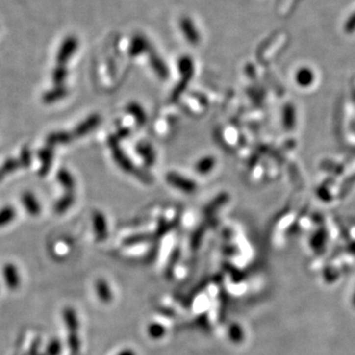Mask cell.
Wrapping results in <instances>:
<instances>
[{"label": "cell", "mask_w": 355, "mask_h": 355, "mask_svg": "<svg viewBox=\"0 0 355 355\" xmlns=\"http://www.w3.org/2000/svg\"><path fill=\"white\" fill-rule=\"evenodd\" d=\"M3 279L6 286L11 290H15L20 286V275L17 266H15L13 263H6L3 266Z\"/></svg>", "instance_id": "cell-1"}, {"label": "cell", "mask_w": 355, "mask_h": 355, "mask_svg": "<svg viewBox=\"0 0 355 355\" xmlns=\"http://www.w3.org/2000/svg\"><path fill=\"white\" fill-rule=\"evenodd\" d=\"M39 159L42 163V166L39 170V175L41 177H45L49 174L51 165H52V161H53V150L52 147L51 146H46L44 148H42L39 153Z\"/></svg>", "instance_id": "cell-2"}, {"label": "cell", "mask_w": 355, "mask_h": 355, "mask_svg": "<svg viewBox=\"0 0 355 355\" xmlns=\"http://www.w3.org/2000/svg\"><path fill=\"white\" fill-rule=\"evenodd\" d=\"M21 202L23 206L31 216H38L41 213L42 210L41 204L32 193L30 192L24 193L21 197Z\"/></svg>", "instance_id": "cell-3"}, {"label": "cell", "mask_w": 355, "mask_h": 355, "mask_svg": "<svg viewBox=\"0 0 355 355\" xmlns=\"http://www.w3.org/2000/svg\"><path fill=\"white\" fill-rule=\"evenodd\" d=\"M100 123V118L97 115L89 117L87 120L82 122L74 130V135L81 137L86 135L88 132L93 130Z\"/></svg>", "instance_id": "cell-4"}, {"label": "cell", "mask_w": 355, "mask_h": 355, "mask_svg": "<svg viewBox=\"0 0 355 355\" xmlns=\"http://www.w3.org/2000/svg\"><path fill=\"white\" fill-rule=\"evenodd\" d=\"M96 292L100 301L104 304H109L114 299L113 291L109 283L104 279H99L96 282Z\"/></svg>", "instance_id": "cell-5"}, {"label": "cell", "mask_w": 355, "mask_h": 355, "mask_svg": "<svg viewBox=\"0 0 355 355\" xmlns=\"http://www.w3.org/2000/svg\"><path fill=\"white\" fill-rule=\"evenodd\" d=\"M72 134L67 131H54L48 135L47 137V144L48 146L53 147L56 145L67 144L71 141Z\"/></svg>", "instance_id": "cell-6"}, {"label": "cell", "mask_w": 355, "mask_h": 355, "mask_svg": "<svg viewBox=\"0 0 355 355\" xmlns=\"http://www.w3.org/2000/svg\"><path fill=\"white\" fill-rule=\"evenodd\" d=\"M62 317L65 322V325L69 330V332H77L79 329V322L77 318V314L74 309L67 307L62 312Z\"/></svg>", "instance_id": "cell-7"}, {"label": "cell", "mask_w": 355, "mask_h": 355, "mask_svg": "<svg viewBox=\"0 0 355 355\" xmlns=\"http://www.w3.org/2000/svg\"><path fill=\"white\" fill-rule=\"evenodd\" d=\"M59 184L68 192H71L75 187V181L73 176L66 169H60L56 175Z\"/></svg>", "instance_id": "cell-8"}, {"label": "cell", "mask_w": 355, "mask_h": 355, "mask_svg": "<svg viewBox=\"0 0 355 355\" xmlns=\"http://www.w3.org/2000/svg\"><path fill=\"white\" fill-rule=\"evenodd\" d=\"M66 94H67L66 89L63 88L62 86H58V87L52 89V90L45 93L43 96V101L46 104H53L54 102L59 101L60 99L64 98L66 96Z\"/></svg>", "instance_id": "cell-9"}, {"label": "cell", "mask_w": 355, "mask_h": 355, "mask_svg": "<svg viewBox=\"0 0 355 355\" xmlns=\"http://www.w3.org/2000/svg\"><path fill=\"white\" fill-rule=\"evenodd\" d=\"M75 198L74 195L71 192H68L67 194H65L62 198H60L57 203L54 205V211L57 214H62L64 213L66 210H68L72 204L74 203Z\"/></svg>", "instance_id": "cell-10"}, {"label": "cell", "mask_w": 355, "mask_h": 355, "mask_svg": "<svg viewBox=\"0 0 355 355\" xmlns=\"http://www.w3.org/2000/svg\"><path fill=\"white\" fill-rule=\"evenodd\" d=\"M19 168H21V164L19 159H15V158H9L7 159L2 166L0 167V181L3 180L5 176H7L8 174L18 170Z\"/></svg>", "instance_id": "cell-11"}, {"label": "cell", "mask_w": 355, "mask_h": 355, "mask_svg": "<svg viewBox=\"0 0 355 355\" xmlns=\"http://www.w3.org/2000/svg\"><path fill=\"white\" fill-rule=\"evenodd\" d=\"M228 337L232 342L240 344L244 341L245 331L238 323H233L228 329Z\"/></svg>", "instance_id": "cell-12"}, {"label": "cell", "mask_w": 355, "mask_h": 355, "mask_svg": "<svg viewBox=\"0 0 355 355\" xmlns=\"http://www.w3.org/2000/svg\"><path fill=\"white\" fill-rule=\"evenodd\" d=\"M167 333L166 328L160 323H150L147 326V334L151 339L159 340L163 338Z\"/></svg>", "instance_id": "cell-13"}, {"label": "cell", "mask_w": 355, "mask_h": 355, "mask_svg": "<svg viewBox=\"0 0 355 355\" xmlns=\"http://www.w3.org/2000/svg\"><path fill=\"white\" fill-rule=\"evenodd\" d=\"M16 217V210L14 207L7 205L0 209V227L10 224Z\"/></svg>", "instance_id": "cell-14"}, {"label": "cell", "mask_w": 355, "mask_h": 355, "mask_svg": "<svg viewBox=\"0 0 355 355\" xmlns=\"http://www.w3.org/2000/svg\"><path fill=\"white\" fill-rule=\"evenodd\" d=\"M93 223H94V228H95L97 237L99 239H104L107 234V227H106V222H105L104 216L101 213L96 212L93 217Z\"/></svg>", "instance_id": "cell-15"}, {"label": "cell", "mask_w": 355, "mask_h": 355, "mask_svg": "<svg viewBox=\"0 0 355 355\" xmlns=\"http://www.w3.org/2000/svg\"><path fill=\"white\" fill-rule=\"evenodd\" d=\"M67 343H68L69 349L73 353H77L80 350V346H81V342H80V338L78 336V333L77 332H69L68 338H67Z\"/></svg>", "instance_id": "cell-16"}, {"label": "cell", "mask_w": 355, "mask_h": 355, "mask_svg": "<svg viewBox=\"0 0 355 355\" xmlns=\"http://www.w3.org/2000/svg\"><path fill=\"white\" fill-rule=\"evenodd\" d=\"M61 350V342L57 338H53L49 342L47 346V355H60Z\"/></svg>", "instance_id": "cell-17"}, {"label": "cell", "mask_w": 355, "mask_h": 355, "mask_svg": "<svg viewBox=\"0 0 355 355\" xmlns=\"http://www.w3.org/2000/svg\"><path fill=\"white\" fill-rule=\"evenodd\" d=\"M20 164L22 168H29L32 164V153L29 148L25 147L22 149L20 154Z\"/></svg>", "instance_id": "cell-18"}, {"label": "cell", "mask_w": 355, "mask_h": 355, "mask_svg": "<svg viewBox=\"0 0 355 355\" xmlns=\"http://www.w3.org/2000/svg\"><path fill=\"white\" fill-rule=\"evenodd\" d=\"M65 76H66V71L63 68H57L53 73V82L56 85L60 86L63 83Z\"/></svg>", "instance_id": "cell-19"}, {"label": "cell", "mask_w": 355, "mask_h": 355, "mask_svg": "<svg viewBox=\"0 0 355 355\" xmlns=\"http://www.w3.org/2000/svg\"><path fill=\"white\" fill-rule=\"evenodd\" d=\"M298 79L300 81V83H303V84H309L311 79H312V76H311V73L309 72V70H303L299 73V76H298Z\"/></svg>", "instance_id": "cell-20"}, {"label": "cell", "mask_w": 355, "mask_h": 355, "mask_svg": "<svg viewBox=\"0 0 355 355\" xmlns=\"http://www.w3.org/2000/svg\"><path fill=\"white\" fill-rule=\"evenodd\" d=\"M117 355H137V353L132 348H125L121 350Z\"/></svg>", "instance_id": "cell-21"}, {"label": "cell", "mask_w": 355, "mask_h": 355, "mask_svg": "<svg viewBox=\"0 0 355 355\" xmlns=\"http://www.w3.org/2000/svg\"><path fill=\"white\" fill-rule=\"evenodd\" d=\"M352 304H353V306L355 307V292H354V294H353V297H352Z\"/></svg>", "instance_id": "cell-22"}]
</instances>
